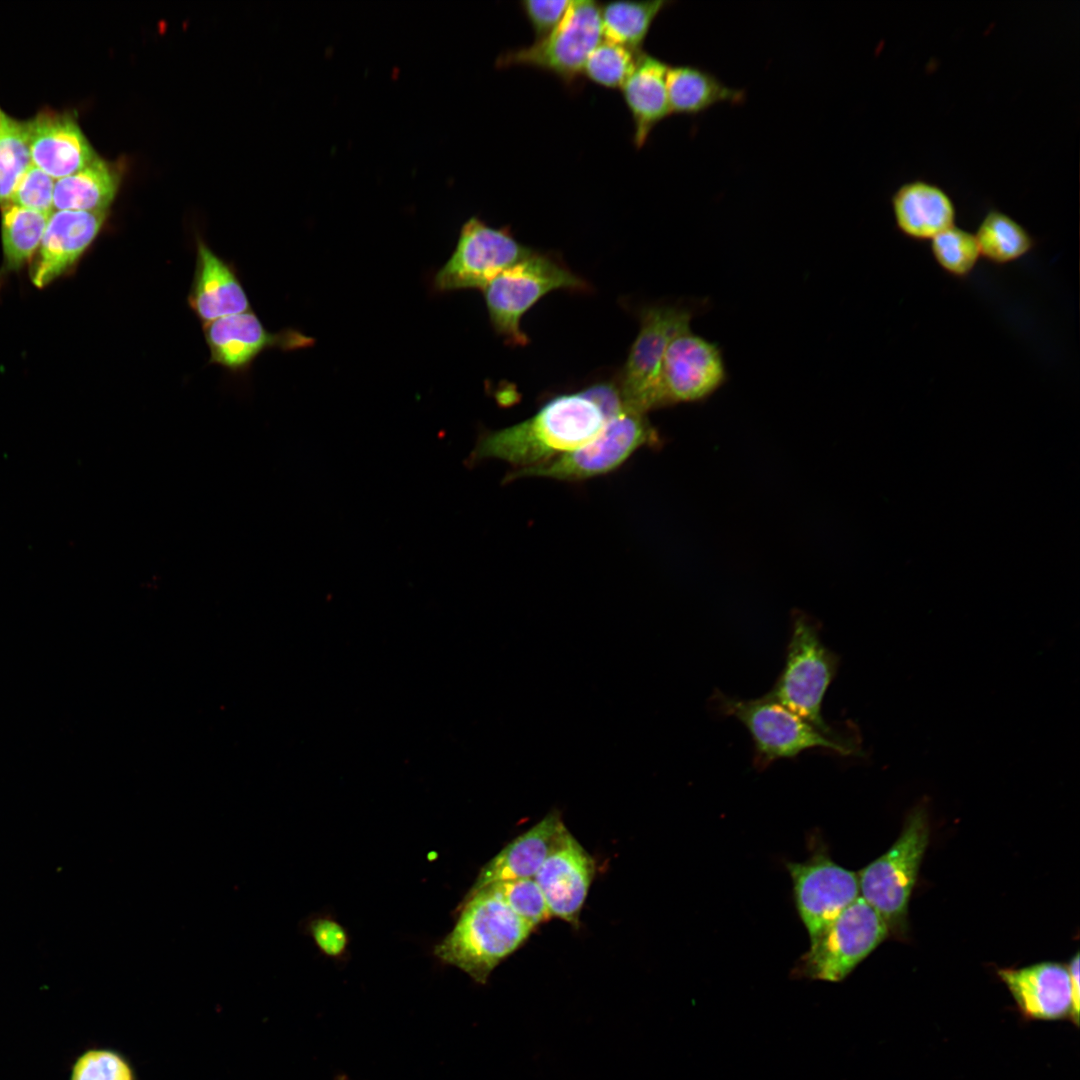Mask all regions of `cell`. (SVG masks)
I'll list each match as a JSON object with an SVG mask.
<instances>
[{"instance_id": "cell-1", "label": "cell", "mask_w": 1080, "mask_h": 1080, "mask_svg": "<svg viewBox=\"0 0 1080 1080\" xmlns=\"http://www.w3.org/2000/svg\"><path fill=\"white\" fill-rule=\"evenodd\" d=\"M606 420L586 389L559 394L517 424L480 433L464 464L473 468L497 459L513 465V470L535 467L585 444Z\"/></svg>"}, {"instance_id": "cell-2", "label": "cell", "mask_w": 1080, "mask_h": 1080, "mask_svg": "<svg viewBox=\"0 0 1080 1080\" xmlns=\"http://www.w3.org/2000/svg\"><path fill=\"white\" fill-rule=\"evenodd\" d=\"M709 710L719 717L741 722L754 744V765L762 770L771 763L794 758L807 750L829 751L840 757L864 758L857 726L845 722L836 732H826L802 719L768 693L753 699L734 697L715 689Z\"/></svg>"}, {"instance_id": "cell-3", "label": "cell", "mask_w": 1080, "mask_h": 1080, "mask_svg": "<svg viewBox=\"0 0 1080 1080\" xmlns=\"http://www.w3.org/2000/svg\"><path fill=\"white\" fill-rule=\"evenodd\" d=\"M457 911L454 928L434 947V954L480 984H486L491 972L534 930L487 887L464 897Z\"/></svg>"}, {"instance_id": "cell-4", "label": "cell", "mask_w": 1080, "mask_h": 1080, "mask_svg": "<svg viewBox=\"0 0 1080 1080\" xmlns=\"http://www.w3.org/2000/svg\"><path fill=\"white\" fill-rule=\"evenodd\" d=\"M820 623L811 615L796 610L783 669L768 694L781 705L826 732L838 731L822 716L824 695L834 680L840 657L821 639Z\"/></svg>"}, {"instance_id": "cell-5", "label": "cell", "mask_w": 1080, "mask_h": 1080, "mask_svg": "<svg viewBox=\"0 0 1080 1080\" xmlns=\"http://www.w3.org/2000/svg\"><path fill=\"white\" fill-rule=\"evenodd\" d=\"M928 801L907 814L895 843L858 875L859 894L883 919L888 931L906 929L909 899L929 841Z\"/></svg>"}, {"instance_id": "cell-6", "label": "cell", "mask_w": 1080, "mask_h": 1080, "mask_svg": "<svg viewBox=\"0 0 1080 1080\" xmlns=\"http://www.w3.org/2000/svg\"><path fill=\"white\" fill-rule=\"evenodd\" d=\"M555 290L584 292L589 285L553 256L532 250L482 290L492 327L508 344L527 345L521 328L524 314Z\"/></svg>"}, {"instance_id": "cell-7", "label": "cell", "mask_w": 1080, "mask_h": 1080, "mask_svg": "<svg viewBox=\"0 0 1080 1080\" xmlns=\"http://www.w3.org/2000/svg\"><path fill=\"white\" fill-rule=\"evenodd\" d=\"M706 299L661 303L640 311L639 332L616 379L626 407L647 414L659 409V381L665 352L675 336L690 330L692 319L706 310Z\"/></svg>"}, {"instance_id": "cell-8", "label": "cell", "mask_w": 1080, "mask_h": 1080, "mask_svg": "<svg viewBox=\"0 0 1080 1080\" xmlns=\"http://www.w3.org/2000/svg\"><path fill=\"white\" fill-rule=\"evenodd\" d=\"M660 441L647 414L625 406L608 418L599 433L585 444L544 464L512 470L505 476L504 482L525 477L584 481L616 470L637 450L655 447Z\"/></svg>"}, {"instance_id": "cell-9", "label": "cell", "mask_w": 1080, "mask_h": 1080, "mask_svg": "<svg viewBox=\"0 0 1080 1080\" xmlns=\"http://www.w3.org/2000/svg\"><path fill=\"white\" fill-rule=\"evenodd\" d=\"M889 934L880 915L861 897L810 938L792 971L796 978L840 982Z\"/></svg>"}, {"instance_id": "cell-10", "label": "cell", "mask_w": 1080, "mask_h": 1080, "mask_svg": "<svg viewBox=\"0 0 1080 1080\" xmlns=\"http://www.w3.org/2000/svg\"><path fill=\"white\" fill-rule=\"evenodd\" d=\"M602 40L600 4L594 0L571 1L563 20L549 35L506 51L498 65L534 67L555 75L567 86H575L588 56Z\"/></svg>"}, {"instance_id": "cell-11", "label": "cell", "mask_w": 1080, "mask_h": 1080, "mask_svg": "<svg viewBox=\"0 0 1080 1080\" xmlns=\"http://www.w3.org/2000/svg\"><path fill=\"white\" fill-rule=\"evenodd\" d=\"M532 250L520 243L508 227L496 228L471 217L462 225L450 258L434 275L433 288L437 292L483 290Z\"/></svg>"}, {"instance_id": "cell-12", "label": "cell", "mask_w": 1080, "mask_h": 1080, "mask_svg": "<svg viewBox=\"0 0 1080 1080\" xmlns=\"http://www.w3.org/2000/svg\"><path fill=\"white\" fill-rule=\"evenodd\" d=\"M727 380L719 346L686 330L670 342L659 381V408L702 401Z\"/></svg>"}, {"instance_id": "cell-13", "label": "cell", "mask_w": 1080, "mask_h": 1080, "mask_svg": "<svg viewBox=\"0 0 1080 1080\" xmlns=\"http://www.w3.org/2000/svg\"><path fill=\"white\" fill-rule=\"evenodd\" d=\"M786 866L797 911L810 938L860 897L858 875L824 853Z\"/></svg>"}, {"instance_id": "cell-14", "label": "cell", "mask_w": 1080, "mask_h": 1080, "mask_svg": "<svg viewBox=\"0 0 1080 1080\" xmlns=\"http://www.w3.org/2000/svg\"><path fill=\"white\" fill-rule=\"evenodd\" d=\"M210 362L233 372L247 369L265 350L307 348L314 339L294 329L269 332L251 310L204 324Z\"/></svg>"}, {"instance_id": "cell-15", "label": "cell", "mask_w": 1080, "mask_h": 1080, "mask_svg": "<svg viewBox=\"0 0 1080 1080\" xmlns=\"http://www.w3.org/2000/svg\"><path fill=\"white\" fill-rule=\"evenodd\" d=\"M595 873V862L566 829L534 879L552 917L577 925Z\"/></svg>"}, {"instance_id": "cell-16", "label": "cell", "mask_w": 1080, "mask_h": 1080, "mask_svg": "<svg viewBox=\"0 0 1080 1080\" xmlns=\"http://www.w3.org/2000/svg\"><path fill=\"white\" fill-rule=\"evenodd\" d=\"M32 164L58 180L69 176L98 157L72 111L49 107L28 120Z\"/></svg>"}, {"instance_id": "cell-17", "label": "cell", "mask_w": 1080, "mask_h": 1080, "mask_svg": "<svg viewBox=\"0 0 1080 1080\" xmlns=\"http://www.w3.org/2000/svg\"><path fill=\"white\" fill-rule=\"evenodd\" d=\"M108 211L53 210L31 266L41 288L69 270L100 233Z\"/></svg>"}, {"instance_id": "cell-18", "label": "cell", "mask_w": 1080, "mask_h": 1080, "mask_svg": "<svg viewBox=\"0 0 1080 1080\" xmlns=\"http://www.w3.org/2000/svg\"><path fill=\"white\" fill-rule=\"evenodd\" d=\"M1021 1015L1028 1020H1062L1072 1017L1067 966L1042 962L1019 969H1000Z\"/></svg>"}, {"instance_id": "cell-19", "label": "cell", "mask_w": 1080, "mask_h": 1080, "mask_svg": "<svg viewBox=\"0 0 1080 1080\" xmlns=\"http://www.w3.org/2000/svg\"><path fill=\"white\" fill-rule=\"evenodd\" d=\"M566 829L557 810L548 813L482 867L465 897L492 883L534 878Z\"/></svg>"}, {"instance_id": "cell-20", "label": "cell", "mask_w": 1080, "mask_h": 1080, "mask_svg": "<svg viewBox=\"0 0 1080 1080\" xmlns=\"http://www.w3.org/2000/svg\"><path fill=\"white\" fill-rule=\"evenodd\" d=\"M188 304L203 324L251 310L233 267L197 240L196 265Z\"/></svg>"}, {"instance_id": "cell-21", "label": "cell", "mask_w": 1080, "mask_h": 1080, "mask_svg": "<svg viewBox=\"0 0 1080 1080\" xmlns=\"http://www.w3.org/2000/svg\"><path fill=\"white\" fill-rule=\"evenodd\" d=\"M891 207L897 229L916 241H930L956 221V206L948 192L924 179L898 186Z\"/></svg>"}, {"instance_id": "cell-22", "label": "cell", "mask_w": 1080, "mask_h": 1080, "mask_svg": "<svg viewBox=\"0 0 1080 1080\" xmlns=\"http://www.w3.org/2000/svg\"><path fill=\"white\" fill-rule=\"evenodd\" d=\"M670 65L642 52L636 66L621 87L625 104L633 122V144L640 149L652 130L671 114L667 73Z\"/></svg>"}, {"instance_id": "cell-23", "label": "cell", "mask_w": 1080, "mask_h": 1080, "mask_svg": "<svg viewBox=\"0 0 1080 1080\" xmlns=\"http://www.w3.org/2000/svg\"><path fill=\"white\" fill-rule=\"evenodd\" d=\"M122 175L121 162L98 156L83 169L55 180L53 209L108 211L118 193Z\"/></svg>"}, {"instance_id": "cell-24", "label": "cell", "mask_w": 1080, "mask_h": 1080, "mask_svg": "<svg viewBox=\"0 0 1080 1080\" xmlns=\"http://www.w3.org/2000/svg\"><path fill=\"white\" fill-rule=\"evenodd\" d=\"M667 92L671 114L697 115L722 102L739 104L745 100L744 91L728 87L692 65L669 67Z\"/></svg>"}, {"instance_id": "cell-25", "label": "cell", "mask_w": 1080, "mask_h": 1080, "mask_svg": "<svg viewBox=\"0 0 1080 1080\" xmlns=\"http://www.w3.org/2000/svg\"><path fill=\"white\" fill-rule=\"evenodd\" d=\"M668 0L611 1L600 4L603 39L634 52H643V43L653 22Z\"/></svg>"}, {"instance_id": "cell-26", "label": "cell", "mask_w": 1080, "mask_h": 1080, "mask_svg": "<svg viewBox=\"0 0 1080 1080\" xmlns=\"http://www.w3.org/2000/svg\"><path fill=\"white\" fill-rule=\"evenodd\" d=\"M974 235L980 256L996 265L1024 257L1035 245L1034 238L1024 226L995 208L987 211Z\"/></svg>"}, {"instance_id": "cell-27", "label": "cell", "mask_w": 1080, "mask_h": 1080, "mask_svg": "<svg viewBox=\"0 0 1080 1080\" xmlns=\"http://www.w3.org/2000/svg\"><path fill=\"white\" fill-rule=\"evenodd\" d=\"M1 208V231L5 267L17 270L38 250L51 213L7 203Z\"/></svg>"}, {"instance_id": "cell-28", "label": "cell", "mask_w": 1080, "mask_h": 1080, "mask_svg": "<svg viewBox=\"0 0 1080 1080\" xmlns=\"http://www.w3.org/2000/svg\"><path fill=\"white\" fill-rule=\"evenodd\" d=\"M31 165L28 120L16 119L0 106V206L11 202L18 181Z\"/></svg>"}, {"instance_id": "cell-29", "label": "cell", "mask_w": 1080, "mask_h": 1080, "mask_svg": "<svg viewBox=\"0 0 1080 1080\" xmlns=\"http://www.w3.org/2000/svg\"><path fill=\"white\" fill-rule=\"evenodd\" d=\"M641 53L603 39L588 56L582 76L604 88L621 89Z\"/></svg>"}, {"instance_id": "cell-30", "label": "cell", "mask_w": 1080, "mask_h": 1080, "mask_svg": "<svg viewBox=\"0 0 1080 1080\" xmlns=\"http://www.w3.org/2000/svg\"><path fill=\"white\" fill-rule=\"evenodd\" d=\"M930 241L936 263L956 278L971 274L981 257L975 235L956 225L943 230Z\"/></svg>"}, {"instance_id": "cell-31", "label": "cell", "mask_w": 1080, "mask_h": 1080, "mask_svg": "<svg viewBox=\"0 0 1080 1080\" xmlns=\"http://www.w3.org/2000/svg\"><path fill=\"white\" fill-rule=\"evenodd\" d=\"M485 887L494 892L532 928L552 918L543 893L534 878L501 881Z\"/></svg>"}, {"instance_id": "cell-32", "label": "cell", "mask_w": 1080, "mask_h": 1080, "mask_svg": "<svg viewBox=\"0 0 1080 1080\" xmlns=\"http://www.w3.org/2000/svg\"><path fill=\"white\" fill-rule=\"evenodd\" d=\"M69 1080H136L127 1059L119 1052L92 1048L80 1054L73 1063Z\"/></svg>"}, {"instance_id": "cell-33", "label": "cell", "mask_w": 1080, "mask_h": 1080, "mask_svg": "<svg viewBox=\"0 0 1080 1080\" xmlns=\"http://www.w3.org/2000/svg\"><path fill=\"white\" fill-rule=\"evenodd\" d=\"M54 184L55 179L32 164L18 181L11 203L39 212L51 213L54 210Z\"/></svg>"}, {"instance_id": "cell-34", "label": "cell", "mask_w": 1080, "mask_h": 1080, "mask_svg": "<svg viewBox=\"0 0 1080 1080\" xmlns=\"http://www.w3.org/2000/svg\"><path fill=\"white\" fill-rule=\"evenodd\" d=\"M570 4L569 0H523L519 3L535 34V41L549 35L561 23Z\"/></svg>"}, {"instance_id": "cell-35", "label": "cell", "mask_w": 1080, "mask_h": 1080, "mask_svg": "<svg viewBox=\"0 0 1080 1080\" xmlns=\"http://www.w3.org/2000/svg\"><path fill=\"white\" fill-rule=\"evenodd\" d=\"M306 931L312 936L316 945L331 957H339L344 954L348 945V937L344 928L330 918L312 919L306 926Z\"/></svg>"}, {"instance_id": "cell-36", "label": "cell", "mask_w": 1080, "mask_h": 1080, "mask_svg": "<svg viewBox=\"0 0 1080 1080\" xmlns=\"http://www.w3.org/2000/svg\"><path fill=\"white\" fill-rule=\"evenodd\" d=\"M1070 979V993L1072 1002L1071 1021L1078 1026L1080 1015V984H1079V954L1077 953L1067 966Z\"/></svg>"}, {"instance_id": "cell-37", "label": "cell", "mask_w": 1080, "mask_h": 1080, "mask_svg": "<svg viewBox=\"0 0 1080 1080\" xmlns=\"http://www.w3.org/2000/svg\"><path fill=\"white\" fill-rule=\"evenodd\" d=\"M337 1080H347V1079H346V1077L342 1076V1077H339Z\"/></svg>"}]
</instances>
